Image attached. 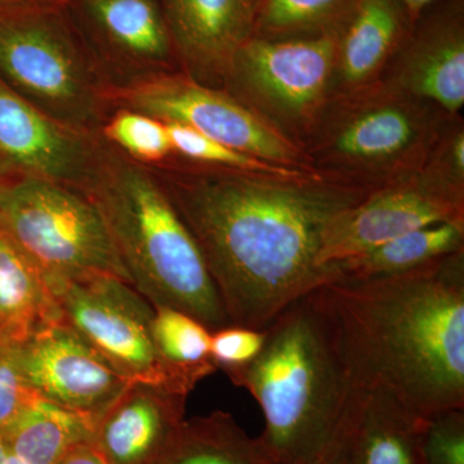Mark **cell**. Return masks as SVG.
I'll return each instance as SVG.
<instances>
[{
	"mask_svg": "<svg viewBox=\"0 0 464 464\" xmlns=\"http://www.w3.org/2000/svg\"><path fill=\"white\" fill-rule=\"evenodd\" d=\"M384 82L450 115L464 106L462 0H441L415 21L382 76Z\"/></svg>",
	"mask_w": 464,
	"mask_h": 464,
	"instance_id": "14",
	"label": "cell"
},
{
	"mask_svg": "<svg viewBox=\"0 0 464 464\" xmlns=\"http://www.w3.org/2000/svg\"><path fill=\"white\" fill-rule=\"evenodd\" d=\"M84 9L125 60L143 67L167 65L173 45L154 0H84Z\"/></svg>",
	"mask_w": 464,
	"mask_h": 464,
	"instance_id": "20",
	"label": "cell"
},
{
	"mask_svg": "<svg viewBox=\"0 0 464 464\" xmlns=\"http://www.w3.org/2000/svg\"><path fill=\"white\" fill-rule=\"evenodd\" d=\"M420 464H464V411L450 409L424 420Z\"/></svg>",
	"mask_w": 464,
	"mask_h": 464,
	"instance_id": "29",
	"label": "cell"
},
{
	"mask_svg": "<svg viewBox=\"0 0 464 464\" xmlns=\"http://www.w3.org/2000/svg\"><path fill=\"white\" fill-rule=\"evenodd\" d=\"M5 464H25V463L21 462V460L18 459V458L14 457V454L9 453V451H8L7 459H5Z\"/></svg>",
	"mask_w": 464,
	"mask_h": 464,
	"instance_id": "36",
	"label": "cell"
},
{
	"mask_svg": "<svg viewBox=\"0 0 464 464\" xmlns=\"http://www.w3.org/2000/svg\"><path fill=\"white\" fill-rule=\"evenodd\" d=\"M161 2L173 51L186 75L208 85L224 82L232 58L255 35L261 0Z\"/></svg>",
	"mask_w": 464,
	"mask_h": 464,
	"instance_id": "15",
	"label": "cell"
},
{
	"mask_svg": "<svg viewBox=\"0 0 464 464\" xmlns=\"http://www.w3.org/2000/svg\"><path fill=\"white\" fill-rule=\"evenodd\" d=\"M94 420L38 396L5 436L9 453L25 464H58L72 449L91 444Z\"/></svg>",
	"mask_w": 464,
	"mask_h": 464,
	"instance_id": "23",
	"label": "cell"
},
{
	"mask_svg": "<svg viewBox=\"0 0 464 464\" xmlns=\"http://www.w3.org/2000/svg\"><path fill=\"white\" fill-rule=\"evenodd\" d=\"M424 420L389 391L355 387L343 418L353 464H420Z\"/></svg>",
	"mask_w": 464,
	"mask_h": 464,
	"instance_id": "18",
	"label": "cell"
},
{
	"mask_svg": "<svg viewBox=\"0 0 464 464\" xmlns=\"http://www.w3.org/2000/svg\"><path fill=\"white\" fill-rule=\"evenodd\" d=\"M464 224V200L424 179L420 170L373 188L346 208L323 232L317 265L340 264L427 226Z\"/></svg>",
	"mask_w": 464,
	"mask_h": 464,
	"instance_id": "11",
	"label": "cell"
},
{
	"mask_svg": "<svg viewBox=\"0 0 464 464\" xmlns=\"http://www.w3.org/2000/svg\"><path fill=\"white\" fill-rule=\"evenodd\" d=\"M464 249V224L445 222L418 228L340 264L334 280H366L408 273Z\"/></svg>",
	"mask_w": 464,
	"mask_h": 464,
	"instance_id": "21",
	"label": "cell"
},
{
	"mask_svg": "<svg viewBox=\"0 0 464 464\" xmlns=\"http://www.w3.org/2000/svg\"><path fill=\"white\" fill-rule=\"evenodd\" d=\"M16 353L27 383L41 398L94 422L132 383L63 322L43 329Z\"/></svg>",
	"mask_w": 464,
	"mask_h": 464,
	"instance_id": "13",
	"label": "cell"
},
{
	"mask_svg": "<svg viewBox=\"0 0 464 464\" xmlns=\"http://www.w3.org/2000/svg\"><path fill=\"white\" fill-rule=\"evenodd\" d=\"M106 154L92 133L54 121L0 79V179L36 177L85 192Z\"/></svg>",
	"mask_w": 464,
	"mask_h": 464,
	"instance_id": "12",
	"label": "cell"
},
{
	"mask_svg": "<svg viewBox=\"0 0 464 464\" xmlns=\"http://www.w3.org/2000/svg\"><path fill=\"white\" fill-rule=\"evenodd\" d=\"M38 396L21 371L16 348L0 346V438L5 439Z\"/></svg>",
	"mask_w": 464,
	"mask_h": 464,
	"instance_id": "31",
	"label": "cell"
},
{
	"mask_svg": "<svg viewBox=\"0 0 464 464\" xmlns=\"http://www.w3.org/2000/svg\"><path fill=\"white\" fill-rule=\"evenodd\" d=\"M253 364L230 380L264 411L262 444L276 464H310L332 441L355 390L319 288L290 304L267 329Z\"/></svg>",
	"mask_w": 464,
	"mask_h": 464,
	"instance_id": "3",
	"label": "cell"
},
{
	"mask_svg": "<svg viewBox=\"0 0 464 464\" xmlns=\"http://www.w3.org/2000/svg\"><path fill=\"white\" fill-rule=\"evenodd\" d=\"M0 230L47 279L110 275L132 285L99 208L78 188L36 177L0 179Z\"/></svg>",
	"mask_w": 464,
	"mask_h": 464,
	"instance_id": "6",
	"label": "cell"
},
{
	"mask_svg": "<svg viewBox=\"0 0 464 464\" xmlns=\"http://www.w3.org/2000/svg\"><path fill=\"white\" fill-rule=\"evenodd\" d=\"M85 194L99 208L133 288L152 307L183 311L210 332L231 325L199 246L160 179L106 154Z\"/></svg>",
	"mask_w": 464,
	"mask_h": 464,
	"instance_id": "4",
	"label": "cell"
},
{
	"mask_svg": "<svg viewBox=\"0 0 464 464\" xmlns=\"http://www.w3.org/2000/svg\"><path fill=\"white\" fill-rule=\"evenodd\" d=\"M152 334L161 359L188 390L217 371L210 356L212 332L188 314L154 307Z\"/></svg>",
	"mask_w": 464,
	"mask_h": 464,
	"instance_id": "24",
	"label": "cell"
},
{
	"mask_svg": "<svg viewBox=\"0 0 464 464\" xmlns=\"http://www.w3.org/2000/svg\"><path fill=\"white\" fill-rule=\"evenodd\" d=\"M123 109L182 124L246 154L292 168H306V157L257 112L227 91L188 75L159 74L110 92Z\"/></svg>",
	"mask_w": 464,
	"mask_h": 464,
	"instance_id": "10",
	"label": "cell"
},
{
	"mask_svg": "<svg viewBox=\"0 0 464 464\" xmlns=\"http://www.w3.org/2000/svg\"><path fill=\"white\" fill-rule=\"evenodd\" d=\"M405 14H408L409 20L413 24L418 20L424 12L430 7H432L436 3L441 2V0H396Z\"/></svg>",
	"mask_w": 464,
	"mask_h": 464,
	"instance_id": "34",
	"label": "cell"
},
{
	"mask_svg": "<svg viewBox=\"0 0 464 464\" xmlns=\"http://www.w3.org/2000/svg\"><path fill=\"white\" fill-rule=\"evenodd\" d=\"M157 464H276L226 411L183 420Z\"/></svg>",
	"mask_w": 464,
	"mask_h": 464,
	"instance_id": "22",
	"label": "cell"
},
{
	"mask_svg": "<svg viewBox=\"0 0 464 464\" xmlns=\"http://www.w3.org/2000/svg\"><path fill=\"white\" fill-rule=\"evenodd\" d=\"M186 400L132 382L97 418L91 445L108 464H157L185 420Z\"/></svg>",
	"mask_w": 464,
	"mask_h": 464,
	"instance_id": "16",
	"label": "cell"
},
{
	"mask_svg": "<svg viewBox=\"0 0 464 464\" xmlns=\"http://www.w3.org/2000/svg\"><path fill=\"white\" fill-rule=\"evenodd\" d=\"M357 0H261L255 35L267 39L337 35Z\"/></svg>",
	"mask_w": 464,
	"mask_h": 464,
	"instance_id": "25",
	"label": "cell"
},
{
	"mask_svg": "<svg viewBox=\"0 0 464 464\" xmlns=\"http://www.w3.org/2000/svg\"><path fill=\"white\" fill-rule=\"evenodd\" d=\"M436 188L464 200V121L453 115L420 170Z\"/></svg>",
	"mask_w": 464,
	"mask_h": 464,
	"instance_id": "28",
	"label": "cell"
},
{
	"mask_svg": "<svg viewBox=\"0 0 464 464\" xmlns=\"http://www.w3.org/2000/svg\"><path fill=\"white\" fill-rule=\"evenodd\" d=\"M0 79L54 121L92 133L105 92L83 51L51 14L0 17Z\"/></svg>",
	"mask_w": 464,
	"mask_h": 464,
	"instance_id": "8",
	"label": "cell"
},
{
	"mask_svg": "<svg viewBox=\"0 0 464 464\" xmlns=\"http://www.w3.org/2000/svg\"><path fill=\"white\" fill-rule=\"evenodd\" d=\"M319 289L355 387L389 391L423 418L464 411V249Z\"/></svg>",
	"mask_w": 464,
	"mask_h": 464,
	"instance_id": "2",
	"label": "cell"
},
{
	"mask_svg": "<svg viewBox=\"0 0 464 464\" xmlns=\"http://www.w3.org/2000/svg\"><path fill=\"white\" fill-rule=\"evenodd\" d=\"M337 35L252 36L232 58L228 93L302 150L332 99Z\"/></svg>",
	"mask_w": 464,
	"mask_h": 464,
	"instance_id": "7",
	"label": "cell"
},
{
	"mask_svg": "<svg viewBox=\"0 0 464 464\" xmlns=\"http://www.w3.org/2000/svg\"><path fill=\"white\" fill-rule=\"evenodd\" d=\"M63 322L78 332L118 373L188 396L168 368L152 334L154 307L130 284L110 275L48 279Z\"/></svg>",
	"mask_w": 464,
	"mask_h": 464,
	"instance_id": "9",
	"label": "cell"
},
{
	"mask_svg": "<svg viewBox=\"0 0 464 464\" xmlns=\"http://www.w3.org/2000/svg\"><path fill=\"white\" fill-rule=\"evenodd\" d=\"M267 331L231 325L217 329L210 337V356L217 371L228 378L240 373L256 362L265 346Z\"/></svg>",
	"mask_w": 464,
	"mask_h": 464,
	"instance_id": "30",
	"label": "cell"
},
{
	"mask_svg": "<svg viewBox=\"0 0 464 464\" xmlns=\"http://www.w3.org/2000/svg\"><path fill=\"white\" fill-rule=\"evenodd\" d=\"M411 27L396 0H357L338 34L332 97L381 81Z\"/></svg>",
	"mask_w": 464,
	"mask_h": 464,
	"instance_id": "17",
	"label": "cell"
},
{
	"mask_svg": "<svg viewBox=\"0 0 464 464\" xmlns=\"http://www.w3.org/2000/svg\"><path fill=\"white\" fill-rule=\"evenodd\" d=\"M451 116L381 79L332 97L302 151L322 176L373 190L420 170Z\"/></svg>",
	"mask_w": 464,
	"mask_h": 464,
	"instance_id": "5",
	"label": "cell"
},
{
	"mask_svg": "<svg viewBox=\"0 0 464 464\" xmlns=\"http://www.w3.org/2000/svg\"><path fill=\"white\" fill-rule=\"evenodd\" d=\"M344 418V417H343ZM310 464H353L351 460L350 450H348L346 432H344L343 420H342L340 429L335 433L332 441L324 448Z\"/></svg>",
	"mask_w": 464,
	"mask_h": 464,
	"instance_id": "32",
	"label": "cell"
},
{
	"mask_svg": "<svg viewBox=\"0 0 464 464\" xmlns=\"http://www.w3.org/2000/svg\"><path fill=\"white\" fill-rule=\"evenodd\" d=\"M103 133L134 160L158 163L173 155L167 124L142 112L121 110Z\"/></svg>",
	"mask_w": 464,
	"mask_h": 464,
	"instance_id": "27",
	"label": "cell"
},
{
	"mask_svg": "<svg viewBox=\"0 0 464 464\" xmlns=\"http://www.w3.org/2000/svg\"><path fill=\"white\" fill-rule=\"evenodd\" d=\"M58 464H108L91 444L78 445L69 451Z\"/></svg>",
	"mask_w": 464,
	"mask_h": 464,
	"instance_id": "33",
	"label": "cell"
},
{
	"mask_svg": "<svg viewBox=\"0 0 464 464\" xmlns=\"http://www.w3.org/2000/svg\"><path fill=\"white\" fill-rule=\"evenodd\" d=\"M161 182L231 324L259 331L334 279L331 268L317 265L323 232L371 191L322 174L274 179L215 168L183 170Z\"/></svg>",
	"mask_w": 464,
	"mask_h": 464,
	"instance_id": "1",
	"label": "cell"
},
{
	"mask_svg": "<svg viewBox=\"0 0 464 464\" xmlns=\"http://www.w3.org/2000/svg\"><path fill=\"white\" fill-rule=\"evenodd\" d=\"M167 130L173 155L200 167L274 179H304L319 174L306 168L279 166L265 159L253 157L209 139L206 134L186 125L167 124Z\"/></svg>",
	"mask_w": 464,
	"mask_h": 464,
	"instance_id": "26",
	"label": "cell"
},
{
	"mask_svg": "<svg viewBox=\"0 0 464 464\" xmlns=\"http://www.w3.org/2000/svg\"><path fill=\"white\" fill-rule=\"evenodd\" d=\"M60 322L63 315L47 276L0 230V346H23Z\"/></svg>",
	"mask_w": 464,
	"mask_h": 464,
	"instance_id": "19",
	"label": "cell"
},
{
	"mask_svg": "<svg viewBox=\"0 0 464 464\" xmlns=\"http://www.w3.org/2000/svg\"><path fill=\"white\" fill-rule=\"evenodd\" d=\"M7 456H8L7 445H5V439L0 438V464L5 463V459H7Z\"/></svg>",
	"mask_w": 464,
	"mask_h": 464,
	"instance_id": "35",
	"label": "cell"
}]
</instances>
